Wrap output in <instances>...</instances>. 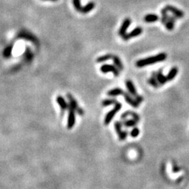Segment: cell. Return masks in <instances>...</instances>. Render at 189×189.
Listing matches in <instances>:
<instances>
[{
    "mask_svg": "<svg viewBox=\"0 0 189 189\" xmlns=\"http://www.w3.org/2000/svg\"><path fill=\"white\" fill-rule=\"evenodd\" d=\"M122 126H123L122 123H120V121H116L115 123H114V127H115L116 132L118 134V135H119V134L123 131Z\"/></svg>",
    "mask_w": 189,
    "mask_h": 189,
    "instance_id": "obj_27",
    "label": "cell"
},
{
    "mask_svg": "<svg viewBox=\"0 0 189 189\" xmlns=\"http://www.w3.org/2000/svg\"><path fill=\"white\" fill-rule=\"evenodd\" d=\"M144 21L146 23H154V22L158 21L159 20V17L156 14H147L146 16L144 17Z\"/></svg>",
    "mask_w": 189,
    "mask_h": 189,
    "instance_id": "obj_17",
    "label": "cell"
},
{
    "mask_svg": "<svg viewBox=\"0 0 189 189\" xmlns=\"http://www.w3.org/2000/svg\"><path fill=\"white\" fill-rule=\"evenodd\" d=\"M178 72H179V69L177 67H173L171 68L170 72H168V75L166 76L168 81H172L174 80V78L177 76Z\"/></svg>",
    "mask_w": 189,
    "mask_h": 189,
    "instance_id": "obj_12",
    "label": "cell"
},
{
    "mask_svg": "<svg viewBox=\"0 0 189 189\" xmlns=\"http://www.w3.org/2000/svg\"><path fill=\"white\" fill-rule=\"evenodd\" d=\"M118 102L116 99L111 98V99H106V100H104L102 101V104L103 107H107V106H110L112 104H116V103H118Z\"/></svg>",
    "mask_w": 189,
    "mask_h": 189,
    "instance_id": "obj_23",
    "label": "cell"
},
{
    "mask_svg": "<svg viewBox=\"0 0 189 189\" xmlns=\"http://www.w3.org/2000/svg\"><path fill=\"white\" fill-rule=\"evenodd\" d=\"M126 88L128 90L129 93H130L133 96H136L137 94V90H136L135 85L134 83L132 82V81L130 80H127L126 81Z\"/></svg>",
    "mask_w": 189,
    "mask_h": 189,
    "instance_id": "obj_11",
    "label": "cell"
},
{
    "mask_svg": "<svg viewBox=\"0 0 189 189\" xmlns=\"http://www.w3.org/2000/svg\"><path fill=\"white\" fill-rule=\"evenodd\" d=\"M165 8H167V10L168 11H170L174 15V16H175L177 18H182L184 16V13L181 11L179 8H176L175 6H171V5H168L165 6Z\"/></svg>",
    "mask_w": 189,
    "mask_h": 189,
    "instance_id": "obj_5",
    "label": "cell"
},
{
    "mask_svg": "<svg viewBox=\"0 0 189 189\" xmlns=\"http://www.w3.org/2000/svg\"><path fill=\"white\" fill-rule=\"evenodd\" d=\"M123 96H124L125 100H126V102L127 103V104H130L132 107H135V108H138V107H139V103L135 100V98H132V97L130 95V94H128L127 93H125L124 92Z\"/></svg>",
    "mask_w": 189,
    "mask_h": 189,
    "instance_id": "obj_7",
    "label": "cell"
},
{
    "mask_svg": "<svg viewBox=\"0 0 189 189\" xmlns=\"http://www.w3.org/2000/svg\"><path fill=\"white\" fill-rule=\"evenodd\" d=\"M135 100L137 101V102L139 103V104H141V103L143 102V100H144V99H143V97L141 95H139V94H137V95L135 96Z\"/></svg>",
    "mask_w": 189,
    "mask_h": 189,
    "instance_id": "obj_30",
    "label": "cell"
},
{
    "mask_svg": "<svg viewBox=\"0 0 189 189\" xmlns=\"http://www.w3.org/2000/svg\"><path fill=\"white\" fill-rule=\"evenodd\" d=\"M112 55L111 54H107V55H104V56H100V57H98V58H97L96 61L99 63L100 62H105V61H107L109 60H110V59L112 58Z\"/></svg>",
    "mask_w": 189,
    "mask_h": 189,
    "instance_id": "obj_25",
    "label": "cell"
},
{
    "mask_svg": "<svg viewBox=\"0 0 189 189\" xmlns=\"http://www.w3.org/2000/svg\"><path fill=\"white\" fill-rule=\"evenodd\" d=\"M123 126H125L126 127H134L136 126L137 124V122L135 120H134L133 118V119H126L123 120V121L122 123Z\"/></svg>",
    "mask_w": 189,
    "mask_h": 189,
    "instance_id": "obj_21",
    "label": "cell"
},
{
    "mask_svg": "<svg viewBox=\"0 0 189 189\" xmlns=\"http://www.w3.org/2000/svg\"><path fill=\"white\" fill-rule=\"evenodd\" d=\"M130 24H131V20L129 18H126L123 21V22L122 25L120 27L119 32H118L120 37H122L123 35L126 34V31H127V28L130 27Z\"/></svg>",
    "mask_w": 189,
    "mask_h": 189,
    "instance_id": "obj_6",
    "label": "cell"
},
{
    "mask_svg": "<svg viewBox=\"0 0 189 189\" xmlns=\"http://www.w3.org/2000/svg\"><path fill=\"white\" fill-rule=\"evenodd\" d=\"M139 129L137 127H134L130 132V135L132 137H137L139 135Z\"/></svg>",
    "mask_w": 189,
    "mask_h": 189,
    "instance_id": "obj_28",
    "label": "cell"
},
{
    "mask_svg": "<svg viewBox=\"0 0 189 189\" xmlns=\"http://www.w3.org/2000/svg\"><path fill=\"white\" fill-rule=\"evenodd\" d=\"M168 11L167 10V8L165 7L164 8H162V9L161 10L162 17H161V19H160V22H161L163 25H165V23H166L168 19L169 16L168 14Z\"/></svg>",
    "mask_w": 189,
    "mask_h": 189,
    "instance_id": "obj_22",
    "label": "cell"
},
{
    "mask_svg": "<svg viewBox=\"0 0 189 189\" xmlns=\"http://www.w3.org/2000/svg\"><path fill=\"white\" fill-rule=\"evenodd\" d=\"M68 111H69V115H68L67 120V128L72 129L75 124V110L69 104H68Z\"/></svg>",
    "mask_w": 189,
    "mask_h": 189,
    "instance_id": "obj_3",
    "label": "cell"
},
{
    "mask_svg": "<svg viewBox=\"0 0 189 189\" xmlns=\"http://www.w3.org/2000/svg\"><path fill=\"white\" fill-rule=\"evenodd\" d=\"M167 58V54L165 53H160L154 56L148 57L146 58L141 59L136 62V66L137 67H146L148 65H154V64L165 61Z\"/></svg>",
    "mask_w": 189,
    "mask_h": 189,
    "instance_id": "obj_1",
    "label": "cell"
},
{
    "mask_svg": "<svg viewBox=\"0 0 189 189\" xmlns=\"http://www.w3.org/2000/svg\"><path fill=\"white\" fill-rule=\"evenodd\" d=\"M72 2H73L74 8H75L77 11L81 12V8H82V6H81V0H72Z\"/></svg>",
    "mask_w": 189,
    "mask_h": 189,
    "instance_id": "obj_26",
    "label": "cell"
},
{
    "mask_svg": "<svg viewBox=\"0 0 189 189\" xmlns=\"http://www.w3.org/2000/svg\"><path fill=\"white\" fill-rule=\"evenodd\" d=\"M44 1H52V2H56L57 0H44Z\"/></svg>",
    "mask_w": 189,
    "mask_h": 189,
    "instance_id": "obj_32",
    "label": "cell"
},
{
    "mask_svg": "<svg viewBox=\"0 0 189 189\" xmlns=\"http://www.w3.org/2000/svg\"><path fill=\"white\" fill-rule=\"evenodd\" d=\"M67 97L68 100H69V104L71 105L72 107H73V108L74 109V110L75 111L77 110V109L79 108V107H78V104L77 102H76L75 99L74 98V97L72 96L71 94H67Z\"/></svg>",
    "mask_w": 189,
    "mask_h": 189,
    "instance_id": "obj_19",
    "label": "cell"
},
{
    "mask_svg": "<svg viewBox=\"0 0 189 189\" xmlns=\"http://www.w3.org/2000/svg\"><path fill=\"white\" fill-rule=\"evenodd\" d=\"M176 19H177V18L175 16H169L168 21H167L166 23H165V26L166 29L169 30V31H172V30H173L174 27H175Z\"/></svg>",
    "mask_w": 189,
    "mask_h": 189,
    "instance_id": "obj_9",
    "label": "cell"
},
{
    "mask_svg": "<svg viewBox=\"0 0 189 189\" xmlns=\"http://www.w3.org/2000/svg\"><path fill=\"white\" fill-rule=\"evenodd\" d=\"M12 50H13V46L12 45L8 46L4 50L3 56H4V58H8L9 57H11V53H12Z\"/></svg>",
    "mask_w": 189,
    "mask_h": 189,
    "instance_id": "obj_24",
    "label": "cell"
},
{
    "mask_svg": "<svg viewBox=\"0 0 189 189\" xmlns=\"http://www.w3.org/2000/svg\"><path fill=\"white\" fill-rule=\"evenodd\" d=\"M142 32H143L142 28L141 27H137L135 28L133 30H132L129 34H127V35H128V37L130 39L133 38V37L134 38V37L139 36V35L142 33Z\"/></svg>",
    "mask_w": 189,
    "mask_h": 189,
    "instance_id": "obj_18",
    "label": "cell"
},
{
    "mask_svg": "<svg viewBox=\"0 0 189 189\" xmlns=\"http://www.w3.org/2000/svg\"><path fill=\"white\" fill-rule=\"evenodd\" d=\"M157 80L158 83H159V85H161V86L168 82L167 77L164 75L163 73H162V69H160L158 70V72H157Z\"/></svg>",
    "mask_w": 189,
    "mask_h": 189,
    "instance_id": "obj_10",
    "label": "cell"
},
{
    "mask_svg": "<svg viewBox=\"0 0 189 189\" xmlns=\"http://www.w3.org/2000/svg\"><path fill=\"white\" fill-rule=\"evenodd\" d=\"M94 6H95V4H94L93 2H89V3H88L85 6H82V8H81V13L83 14H88L89 12H91V11L93 9Z\"/></svg>",
    "mask_w": 189,
    "mask_h": 189,
    "instance_id": "obj_15",
    "label": "cell"
},
{
    "mask_svg": "<svg viewBox=\"0 0 189 189\" xmlns=\"http://www.w3.org/2000/svg\"><path fill=\"white\" fill-rule=\"evenodd\" d=\"M127 134H128L127 131H122L121 133L118 135V136H119V139L120 140H124L127 137Z\"/></svg>",
    "mask_w": 189,
    "mask_h": 189,
    "instance_id": "obj_29",
    "label": "cell"
},
{
    "mask_svg": "<svg viewBox=\"0 0 189 189\" xmlns=\"http://www.w3.org/2000/svg\"><path fill=\"white\" fill-rule=\"evenodd\" d=\"M76 111L77 112V114L80 116H83V114H84V111H83V109L80 108V107H79V108Z\"/></svg>",
    "mask_w": 189,
    "mask_h": 189,
    "instance_id": "obj_31",
    "label": "cell"
},
{
    "mask_svg": "<svg viewBox=\"0 0 189 189\" xmlns=\"http://www.w3.org/2000/svg\"><path fill=\"white\" fill-rule=\"evenodd\" d=\"M111 59H112V60H113L114 65H115L118 69H119V70H123V63L121 62V60H120V58H118V56H112Z\"/></svg>",
    "mask_w": 189,
    "mask_h": 189,
    "instance_id": "obj_20",
    "label": "cell"
},
{
    "mask_svg": "<svg viewBox=\"0 0 189 189\" xmlns=\"http://www.w3.org/2000/svg\"><path fill=\"white\" fill-rule=\"evenodd\" d=\"M128 116H131L132 117H133V119L135 120L137 123L139 122V120H140L139 116L137 114H136L135 112H133V111H127L124 112V113L122 114V115L120 116V118H121L122 120H126V119H127V117Z\"/></svg>",
    "mask_w": 189,
    "mask_h": 189,
    "instance_id": "obj_8",
    "label": "cell"
},
{
    "mask_svg": "<svg viewBox=\"0 0 189 189\" xmlns=\"http://www.w3.org/2000/svg\"><path fill=\"white\" fill-rule=\"evenodd\" d=\"M124 91L122 89L119 88H114L110 90L107 92V95L109 97H116L120 94H123Z\"/></svg>",
    "mask_w": 189,
    "mask_h": 189,
    "instance_id": "obj_16",
    "label": "cell"
},
{
    "mask_svg": "<svg viewBox=\"0 0 189 189\" xmlns=\"http://www.w3.org/2000/svg\"><path fill=\"white\" fill-rule=\"evenodd\" d=\"M121 108H122V104L119 102L116 103V104H115V106H114V107L113 108V109H111L110 111H109L106 115V116H105L104 125L107 126V125H109V123H110L112 119H113L116 114L120 110V109Z\"/></svg>",
    "mask_w": 189,
    "mask_h": 189,
    "instance_id": "obj_2",
    "label": "cell"
},
{
    "mask_svg": "<svg viewBox=\"0 0 189 189\" xmlns=\"http://www.w3.org/2000/svg\"><path fill=\"white\" fill-rule=\"evenodd\" d=\"M100 71L104 74L108 73V72H111L114 74L115 76H119V69H118L115 65H107V64L106 65H103L102 67H100Z\"/></svg>",
    "mask_w": 189,
    "mask_h": 189,
    "instance_id": "obj_4",
    "label": "cell"
},
{
    "mask_svg": "<svg viewBox=\"0 0 189 189\" xmlns=\"http://www.w3.org/2000/svg\"><path fill=\"white\" fill-rule=\"evenodd\" d=\"M57 102L59 104V106L60 107L61 110H62V112L63 113L64 111L67 110L68 109V104L66 102V101L65 99H64L63 97H62L61 95L58 96V98L56 99Z\"/></svg>",
    "mask_w": 189,
    "mask_h": 189,
    "instance_id": "obj_13",
    "label": "cell"
},
{
    "mask_svg": "<svg viewBox=\"0 0 189 189\" xmlns=\"http://www.w3.org/2000/svg\"><path fill=\"white\" fill-rule=\"evenodd\" d=\"M148 83L151 85H152L153 87L155 88H157L160 86L159 83H158V80H157V72H152L151 77L148 79Z\"/></svg>",
    "mask_w": 189,
    "mask_h": 189,
    "instance_id": "obj_14",
    "label": "cell"
}]
</instances>
